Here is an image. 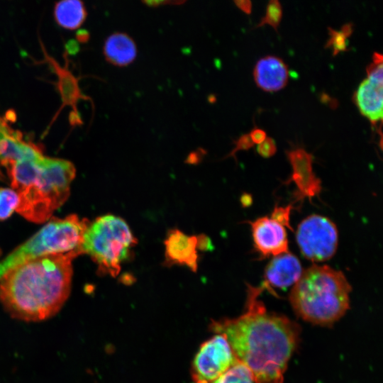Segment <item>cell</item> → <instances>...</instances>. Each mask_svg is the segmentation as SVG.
Masks as SVG:
<instances>
[{
	"mask_svg": "<svg viewBox=\"0 0 383 383\" xmlns=\"http://www.w3.org/2000/svg\"><path fill=\"white\" fill-rule=\"evenodd\" d=\"M262 292L248 284L244 313L212 321L210 328L226 335L235 358L250 370L255 383H283L301 328L287 317L268 311L257 299Z\"/></svg>",
	"mask_w": 383,
	"mask_h": 383,
	"instance_id": "cell-1",
	"label": "cell"
},
{
	"mask_svg": "<svg viewBox=\"0 0 383 383\" xmlns=\"http://www.w3.org/2000/svg\"><path fill=\"white\" fill-rule=\"evenodd\" d=\"M70 251L44 255L21 264L0 279V301L13 318L39 321L52 317L69 296L73 259Z\"/></svg>",
	"mask_w": 383,
	"mask_h": 383,
	"instance_id": "cell-2",
	"label": "cell"
},
{
	"mask_svg": "<svg viewBox=\"0 0 383 383\" xmlns=\"http://www.w3.org/2000/svg\"><path fill=\"white\" fill-rule=\"evenodd\" d=\"M6 168L19 199L16 211L38 223L48 220L65 202L75 176L70 161L45 156L16 161Z\"/></svg>",
	"mask_w": 383,
	"mask_h": 383,
	"instance_id": "cell-3",
	"label": "cell"
},
{
	"mask_svg": "<svg viewBox=\"0 0 383 383\" xmlns=\"http://www.w3.org/2000/svg\"><path fill=\"white\" fill-rule=\"evenodd\" d=\"M351 287L341 271L313 265L302 272L289 294L296 314L319 326H331L345 313Z\"/></svg>",
	"mask_w": 383,
	"mask_h": 383,
	"instance_id": "cell-4",
	"label": "cell"
},
{
	"mask_svg": "<svg viewBox=\"0 0 383 383\" xmlns=\"http://www.w3.org/2000/svg\"><path fill=\"white\" fill-rule=\"evenodd\" d=\"M137 239L122 218L107 214L89 223L82 244L83 254H88L98 266L100 274L116 277L121 265L133 257Z\"/></svg>",
	"mask_w": 383,
	"mask_h": 383,
	"instance_id": "cell-5",
	"label": "cell"
},
{
	"mask_svg": "<svg viewBox=\"0 0 383 383\" xmlns=\"http://www.w3.org/2000/svg\"><path fill=\"white\" fill-rule=\"evenodd\" d=\"M89 223V221L80 219L77 215L52 218L37 233L0 261V279L14 267L44 255L70 251L83 254V235Z\"/></svg>",
	"mask_w": 383,
	"mask_h": 383,
	"instance_id": "cell-6",
	"label": "cell"
},
{
	"mask_svg": "<svg viewBox=\"0 0 383 383\" xmlns=\"http://www.w3.org/2000/svg\"><path fill=\"white\" fill-rule=\"evenodd\" d=\"M296 239L304 257L312 262H322L335 255L338 233L336 226L328 218L313 214L299 224Z\"/></svg>",
	"mask_w": 383,
	"mask_h": 383,
	"instance_id": "cell-7",
	"label": "cell"
},
{
	"mask_svg": "<svg viewBox=\"0 0 383 383\" xmlns=\"http://www.w3.org/2000/svg\"><path fill=\"white\" fill-rule=\"evenodd\" d=\"M225 335L216 333L203 343L192 362V383H212L235 362Z\"/></svg>",
	"mask_w": 383,
	"mask_h": 383,
	"instance_id": "cell-8",
	"label": "cell"
},
{
	"mask_svg": "<svg viewBox=\"0 0 383 383\" xmlns=\"http://www.w3.org/2000/svg\"><path fill=\"white\" fill-rule=\"evenodd\" d=\"M382 55L374 52L372 62L366 67L367 78L360 84L353 97L360 113L370 121L372 126L382 120Z\"/></svg>",
	"mask_w": 383,
	"mask_h": 383,
	"instance_id": "cell-9",
	"label": "cell"
},
{
	"mask_svg": "<svg viewBox=\"0 0 383 383\" xmlns=\"http://www.w3.org/2000/svg\"><path fill=\"white\" fill-rule=\"evenodd\" d=\"M164 244V265L185 266L194 272H196L198 267V250H209V247H211V243L207 236L188 235L176 228L167 232Z\"/></svg>",
	"mask_w": 383,
	"mask_h": 383,
	"instance_id": "cell-10",
	"label": "cell"
},
{
	"mask_svg": "<svg viewBox=\"0 0 383 383\" xmlns=\"http://www.w3.org/2000/svg\"><path fill=\"white\" fill-rule=\"evenodd\" d=\"M249 223L254 246L262 257H275L289 252L284 226L267 216L258 218Z\"/></svg>",
	"mask_w": 383,
	"mask_h": 383,
	"instance_id": "cell-11",
	"label": "cell"
},
{
	"mask_svg": "<svg viewBox=\"0 0 383 383\" xmlns=\"http://www.w3.org/2000/svg\"><path fill=\"white\" fill-rule=\"evenodd\" d=\"M302 272L301 263L295 255L288 252L275 256L265 267L260 288L275 295L274 289H286L294 285Z\"/></svg>",
	"mask_w": 383,
	"mask_h": 383,
	"instance_id": "cell-12",
	"label": "cell"
},
{
	"mask_svg": "<svg viewBox=\"0 0 383 383\" xmlns=\"http://www.w3.org/2000/svg\"><path fill=\"white\" fill-rule=\"evenodd\" d=\"M41 148L23 140L22 133L9 126L0 131V164L6 167L16 161L43 157Z\"/></svg>",
	"mask_w": 383,
	"mask_h": 383,
	"instance_id": "cell-13",
	"label": "cell"
},
{
	"mask_svg": "<svg viewBox=\"0 0 383 383\" xmlns=\"http://www.w3.org/2000/svg\"><path fill=\"white\" fill-rule=\"evenodd\" d=\"M293 172L292 180L298 188L299 195L309 198L321 191V181L312 169L313 156L303 148H296L287 152Z\"/></svg>",
	"mask_w": 383,
	"mask_h": 383,
	"instance_id": "cell-14",
	"label": "cell"
},
{
	"mask_svg": "<svg viewBox=\"0 0 383 383\" xmlns=\"http://www.w3.org/2000/svg\"><path fill=\"white\" fill-rule=\"evenodd\" d=\"M289 75L287 65L282 59L274 55L261 57L253 70L256 84L265 91H277L284 88Z\"/></svg>",
	"mask_w": 383,
	"mask_h": 383,
	"instance_id": "cell-15",
	"label": "cell"
},
{
	"mask_svg": "<svg viewBox=\"0 0 383 383\" xmlns=\"http://www.w3.org/2000/svg\"><path fill=\"white\" fill-rule=\"evenodd\" d=\"M104 54L109 63L123 67L135 60L137 48L134 40L128 35L124 33H115L106 40Z\"/></svg>",
	"mask_w": 383,
	"mask_h": 383,
	"instance_id": "cell-16",
	"label": "cell"
},
{
	"mask_svg": "<svg viewBox=\"0 0 383 383\" xmlns=\"http://www.w3.org/2000/svg\"><path fill=\"white\" fill-rule=\"evenodd\" d=\"M54 16L60 26L67 29H75L84 21L87 10L81 1L64 0L55 3Z\"/></svg>",
	"mask_w": 383,
	"mask_h": 383,
	"instance_id": "cell-17",
	"label": "cell"
},
{
	"mask_svg": "<svg viewBox=\"0 0 383 383\" xmlns=\"http://www.w3.org/2000/svg\"><path fill=\"white\" fill-rule=\"evenodd\" d=\"M212 383H255L250 370L242 362L237 361Z\"/></svg>",
	"mask_w": 383,
	"mask_h": 383,
	"instance_id": "cell-18",
	"label": "cell"
},
{
	"mask_svg": "<svg viewBox=\"0 0 383 383\" xmlns=\"http://www.w3.org/2000/svg\"><path fill=\"white\" fill-rule=\"evenodd\" d=\"M18 202V196L13 189L0 188V220L8 218L16 210Z\"/></svg>",
	"mask_w": 383,
	"mask_h": 383,
	"instance_id": "cell-19",
	"label": "cell"
},
{
	"mask_svg": "<svg viewBox=\"0 0 383 383\" xmlns=\"http://www.w3.org/2000/svg\"><path fill=\"white\" fill-rule=\"evenodd\" d=\"M282 16V8L281 4L277 0H271L267 5L265 15L261 18L255 27L269 24L277 30Z\"/></svg>",
	"mask_w": 383,
	"mask_h": 383,
	"instance_id": "cell-20",
	"label": "cell"
},
{
	"mask_svg": "<svg viewBox=\"0 0 383 383\" xmlns=\"http://www.w3.org/2000/svg\"><path fill=\"white\" fill-rule=\"evenodd\" d=\"M329 39L326 43V48H331L333 50V55H338L340 52L348 50V38L341 30H336L333 28H328Z\"/></svg>",
	"mask_w": 383,
	"mask_h": 383,
	"instance_id": "cell-21",
	"label": "cell"
},
{
	"mask_svg": "<svg viewBox=\"0 0 383 383\" xmlns=\"http://www.w3.org/2000/svg\"><path fill=\"white\" fill-rule=\"evenodd\" d=\"M291 209V205L285 207L276 206L274 209L270 218L278 222L283 226H287V228L292 229L289 225V215Z\"/></svg>",
	"mask_w": 383,
	"mask_h": 383,
	"instance_id": "cell-22",
	"label": "cell"
},
{
	"mask_svg": "<svg viewBox=\"0 0 383 383\" xmlns=\"http://www.w3.org/2000/svg\"><path fill=\"white\" fill-rule=\"evenodd\" d=\"M257 151L263 157L272 156L277 151L275 141L272 138H266L263 142L258 144Z\"/></svg>",
	"mask_w": 383,
	"mask_h": 383,
	"instance_id": "cell-23",
	"label": "cell"
},
{
	"mask_svg": "<svg viewBox=\"0 0 383 383\" xmlns=\"http://www.w3.org/2000/svg\"><path fill=\"white\" fill-rule=\"evenodd\" d=\"M235 148L231 152L229 156H234L235 153L240 150H248L254 145L250 139L249 133L242 135L235 142Z\"/></svg>",
	"mask_w": 383,
	"mask_h": 383,
	"instance_id": "cell-24",
	"label": "cell"
},
{
	"mask_svg": "<svg viewBox=\"0 0 383 383\" xmlns=\"http://www.w3.org/2000/svg\"><path fill=\"white\" fill-rule=\"evenodd\" d=\"M249 135L252 143L257 144L263 142L267 138L266 132L264 130L256 127L251 131Z\"/></svg>",
	"mask_w": 383,
	"mask_h": 383,
	"instance_id": "cell-25",
	"label": "cell"
},
{
	"mask_svg": "<svg viewBox=\"0 0 383 383\" xmlns=\"http://www.w3.org/2000/svg\"><path fill=\"white\" fill-rule=\"evenodd\" d=\"M185 1H143V3L145 4L146 6H150V7H156L164 4H184Z\"/></svg>",
	"mask_w": 383,
	"mask_h": 383,
	"instance_id": "cell-26",
	"label": "cell"
},
{
	"mask_svg": "<svg viewBox=\"0 0 383 383\" xmlns=\"http://www.w3.org/2000/svg\"><path fill=\"white\" fill-rule=\"evenodd\" d=\"M235 4L245 13H250L252 11V2L249 0L234 1Z\"/></svg>",
	"mask_w": 383,
	"mask_h": 383,
	"instance_id": "cell-27",
	"label": "cell"
},
{
	"mask_svg": "<svg viewBox=\"0 0 383 383\" xmlns=\"http://www.w3.org/2000/svg\"><path fill=\"white\" fill-rule=\"evenodd\" d=\"M340 30L345 33L348 37L350 36V35L353 33V24L350 23L344 24Z\"/></svg>",
	"mask_w": 383,
	"mask_h": 383,
	"instance_id": "cell-28",
	"label": "cell"
},
{
	"mask_svg": "<svg viewBox=\"0 0 383 383\" xmlns=\"http://www.w3.org/2000/svg\"><path fill=\"white\" fill-rule=\"evenodd\" d=\"M89 33L87 30H81L77 33L78 40L82 42H86L89 39Z\"/></svg>",
	"mask_w": 383,
	"mask_h": 383,
	"instance_id": "cell-29",
	"label": "cell"
}]
</instances>
